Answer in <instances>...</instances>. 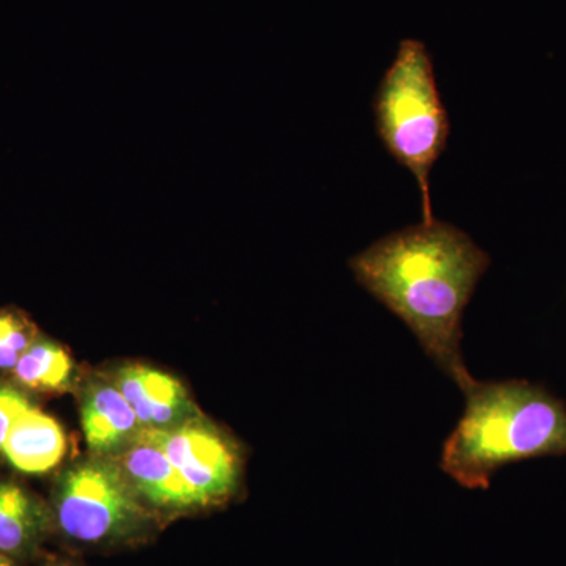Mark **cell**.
Instances as JSON below:
<instances>
[{"mask_svg":"<svg viewBox=\"0 0 566 566\" xmlns=\"http://www.w3.org/2000/svg\"><path fill=\"white\" fill-rule=\"evenodd\" d=\"M490 263V255L469 234L434 219L375 241L353 256L349 268L465 394L476 379L461 354V322Z\"/></svg>","mask_w":566,"mask_h":566,"instance_id":"cell-1","label":"cell"},{"mask_svg":"<svg viewBox=\"0 0 566 566\" xmlns=\"http://www.w3.org/2000/svg\"><path fill=\"white\" fill-rule=\"evenodd\" d=\"M464 415L442 447L441 469L468 490H488L515 461L566 455V408L527 381H476Z\"/></svg>","mask_w":566,"mask_h":566,"instance_id":"cell-2","label":"cell"},{"mask_svg":"<svg viewBox=\"0 0 566 566\" xmlns=\"http://www.w3.org/2000/svg\"><path fill=\"white\" fill-rule=\"evenodd\" d=\"M374 107L376 129L387 151L415 175L419 185L422 222H433L430 174L446 150L449 117L422 41H401L376 92Z\"/></svg>","mask_w":566,"mask_h":566,"instance_id":"cell-3","label":"cell"},{"mask_svg":"<svg viewBox=\"0 0 566 566\" xmlns=\"http://www.w3.org/2000/svg\"><path fill=\"white\" fill-rule=\"evenodd\" d=\"M52 516L66 538L85 546L129 542L150 520L120 465L106 458L81 461L62 475Z\"/></svg>","mask_w":566,"mask_h":566,"instance_id":"cell-4","label":"cell"},{"mask_svg":"<svg viewBox=\"0 0 566 566\" xmlns=\"http://www.w3.org/2000/svg\"><path fill=\"white\" fill-rule=\"evenodd\" d=\"M161 447L202 506L219 504L240 486L241 457L237 446L197 417L172 428H142Z\"/></svg>","mask_w":566,"mask_h":566,"instance_id":"cell-5","label":"cell"},{"mask_svg":"<svg viewBox=\"0 0 566 566\" xmlns=\"http://www.w3.org/2000/svg\"><path fill=\"white\" fill-rule=\"evenodd\" d=\"M117 464L144 504L169 513L202 509L199 497L172 461L142 428L136 438L118 452Z\"/></svg>","mask_w":566,"mask_h":566,"instance_id":"cell-6","label":"cell"},{"mask_svg":"<svg viewBox=\"0 0 566 566\" xmlns=\"http://www.w3.org/2000/svg\"><path fill=\"white\" fill-rule=\"evenodd\" d=\"M112 382L132 405L142 428H172L196 417L186 387L158 368L126 365Z\"/></svg>","mask_w":566,"mask_h":566,"instance_id":"cell-7","label":"cell"},{"mask_svg":"<svg viewBox=\"0 0 566 566\" xmlns=\"http://www.w3.org/2000/svg\"><path fill=\"white\" fill-rule=\"evenodd\" d=\"M81 422L88 449L99 457L122 452L142 428L132 405L114 382H95L85 390Z\"/></svg>","mask_w":566,"mask_h":566,"instance_id":"cell-8","label":"cell"},{"mask_svg":"<svg viewBox=\"0 0 566 566\" xmlns=\"http://www.w3.org/2000/svg\"><path fill=\"white\" fill-rule=\"evenodd\" d=\"M66 438L61 424L35 406L11 427L0 452L18 471L43 474L65 457Z\"/></svg>","mask_w":566,"mask_h":566,"instance_id":"cell-9","label":"cell"},{"mask_svg":"<svg viewBox=\"0 0 566 566\" xmlns=\"http://www.w3.org/2000/svg\"><path fill=\"white\" fill-rule=\"evenodd\" d=\"M54 516L14 483H0V553L20 560L35 553Z\"/></svg>","mask_w":566,"mask_h":566,"instance_id":"cell-10","label":"cell"},{"mask_svg":"<svg viewBox=\"0 0 566 566\" xmlns=\"http://www.w3.org/2000/svg\"><path fill=\"white\" fill-rule=\"evenodd\" d=\"M21 385L36 390H63L70 386L73 360L50 340H35L13 368Z\"/></svg>","mask_w":566,"mask_h":566,"instance_id":"cell-11","label":"cell"},{"mask_svg":"<svg viewBox=\"0 0 566 566\" xmlns=\"http://www.w3.org/2000/svg\"><path fill=\"white\" fill-rule=\"evenodd\" d=\"M35 342L32 324L20 314L0 311V368L13 370L22 354Z\"/></svg>","mask_w":566,"mask_h":566,"instance_id":"cell-12","label":"cell"},{"mask_svg":"<svg viewBox=\"0 0 566 566\" xmlns=\"http://www.w3.org/2000/svg\"><path fill=\"white\" fill-rule=\"evenodd\" d=\"M31 406V401L17 389L0 386V449H2L11 427Z\"/></svg>","mask_w":566,"mask_h":566,"instance_id":"cell-13","label":"cell"},{"mask_svg":"<svg viewBox=\"0 0 566 566\" xmlns=\"http://www.w3.org/2000/svg\"><path fill=\"white\" fill-rule=\"evenodd\" d=\"M0 566H14V560H11L6 554L0 553Z\"/></svg>","mask_w":566,"mask_h":566,"instance_id":"cell-14","label":"cell"},{"mask_svg":"<svg viewBox=\"0 0 566 566\" xmlns=\"http://www.w3.org/2000/svg\"><path fill=\"white\" fill-rule=\"evenodd\" d=\"M48 566H77V565L69 564V562H57V564H51Z\"/></svg>","mask_w":566,"mask_h":566,"instance_id":"cell-15","label":"cell"}]
</instances>
